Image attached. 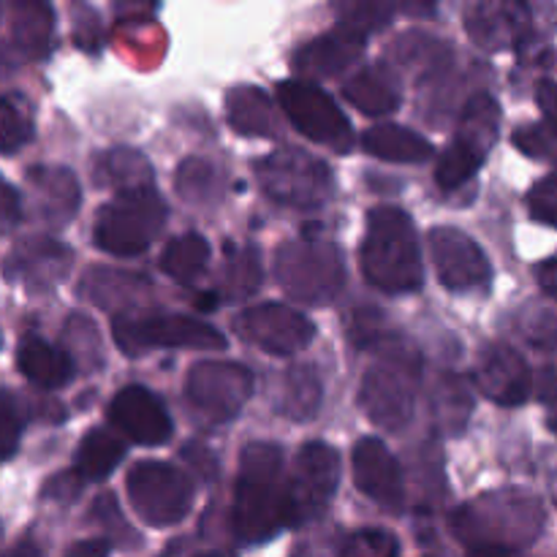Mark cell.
<instances>
[{
    "label": "cell",
    "mask_w": 557,
    "mask_h": 557,
    "mask_svg": "<svg viewBox=\"0 0 557 557\" xmlns=\"http://www.w3.org/2000/svg\"><path fill=\"white\" fill-rule=\"evenodd\" d=\"M232 525L243 544H264L288 528V482L277 444L253 441L239 455Z\"/></svg>",
    "instance_id": "cell-1"
},
{
    "label": "cell",
    "mask_w": 557,
    "mask_h": 557,
    "mask_svg": "<svg viewBox=\"0 0 557 557\" xmlns=\"http://www.w3.org/2000/svg\"><path fill=\"white\" fill-rule=\"evenodd\" d=\"M542 500L520 487L495 490L473 498L451 515V531L471 549H520L536 542L544 531Z\"/></svg>",
    "instance_id": "cell-2"
},
{
    "label": "cell",
    "mask_w": 557,
    "mask_h": 557,
    "mask_svg": "<svg viewBox=\"0 0 557 557\" xmlns=\"http://www.w3.org/2000/svg\"><path fill=\"white\" fill-rule=\"evenodd\" d=\"M362 272L384 294H411L422 288L424 267L413 221L400 207H375L359 250Z\"/></svg>",
    "instance_id": "cell-3"
},
{
    "label": "cell",
    "mask_w": 557,
    "mask_h": 557,
    "mask_svg": "<svg viewBox=\"0 0 557 557\" xmlns=\"http://www.w3.org/2000/svg\"><path fill=\"white\" fill-rule=\"evenodd\" d=\"M422 359L411 346L381 348V357L364 373L359 386V406L364 417L381 430H406L417 406V384Z\"/></svg>",
    "instance_id": "cell-4"
},
{
    "label": "cell",
    "mask_w": 557,
    "mask_h": 557,
    "mask_svg": "<svg viewBox=\"0 0 557 557\" xmlns=\"http://www.w3.org/2000/svg\"><path fill=\"white\" fill-rule=\"evenodd\" d=\"M112 337L125 357H141L147 348H199V351H221L226 337L215 326L183 313H161V310L125 308L112 319Z\"/></svg>",
    "instance_id": "cell-5"
},
{
    "label": "cell",
    "mask_w": 557,
    "mask_h": 557,
    "mask_svg": "<svg viewBox=\"0 0 557 557\" xmlns=\"http://www.w3.org/2000/svg\"><path fill=\"white\" fill-rule=\"evenodd\" d=\"M166 223V205L156 188L117 194L98 210L92 223V239L109 256H139Z\"/></svg>",
    "instance_id": "cell-6"
},
{
    "label": "cell",
    "mask_w": 557,
    "mask_h": 557,
    "mask_svg": "<svg viewBox=\"0 0 557 557\" xmlns=\"http://www.w3.org/2000/svg\"><path fill=\"white\" fill-rule=\"evenodd\" d=\"M275 277L283 292L305 305H326L346 283V261L337 245L294 239L277 248Z\"/></svg>",
    "instance_id": "cell-7"
},
{
    "label": "cell",
    "mask_w": 557,
    "mask_h": 557,
    "mask_svg": "<svg viewBox=\"0 0 557 557\" xmlns=\"http://www.w3.org/2000/svg\"><path fill=\"white\" fill-rule=\"evenodd\" d=\"M500 107L493 96H473L460 114L455 139L449 141L435 166V183L441 190H457L473 180L498 139Z\"/></svg>",
    "instance_id": "cell-8"
},
{
    "label": "cell",
    "mask_w": 557,
    "mask_h": 557,
    "mask_svg": "<svg viewBox=\"0 0 557 557\" xmlns=\"http://www.w3.org/2000/svg\"><path fill=\"white\" fill-rule=\"evenodd\" d=\"M261 190L275 205L292 210H315L324 207L332 194V172L324 161L302 150H277L256 163Z\"/></svg>",
    "instance_id": "cell-9"
},
{
    "label": "cell",
    "mask_w": 557,
    "mask_h": 557,
    "mask_svg": "<svg viewBox=\"0 0 557 557\" xmlns=\"http://www.w3.org/2000/svg\"><path fill=\"white\" fill-rule=\"evenodd\" d=\"M125 490L139 520L152 528L177 525L190 511L194 500L190 479L169 462L156 460L136 462L125 479Z\"/></svg>",
    "instance_id": "cell-10"
},
{
    "label": "cell",
    "mask_w": 557,
    "mask_h": 557,
    "mask_svg": "<svg viewBox=\"0 0 557 557\" xmlns=\"http://www.w3.org/2000/svg\"><path fill=\"white\" fill-rule=\"evenodd\" d=\"M277 101L288 123L321 147L348 152L354 147V128L337 103L308 79H286L277 85Z\"/></svg>",
    "instance_id": "cell-11"
},
{
    "label": "cell",
    "mask_w": 557,
    "mask_h": 557,
    "mask_svg": "<svg viewBox=\"0 0 557 557\" xmlns=\"http://www.w3.org/2000/svg\"><path fill=\"white\" fill-rule=\"evenodd\" d=\"M341 482V455L330 444H305L288 479V528L319 520Z\"/></svg>",
    "instance_id": "cell-12"
},
{
    "label": "cell",
    "mask_w": 557,
    "mask_h": 557,
    "mask_svg": "<svg viewBox=\"0 0 557 557\" xmlns=\"http://www.w3.org/2000/svg\"><path fill=\"white\" fill-rule=\"evenodd\" d=\"M253 395V375L237 362H199L185 381L188 406L212 424L232 422Z\"/></svg>",
    "instance_id": "cell-13"
},
{
    "label": "cell",
    "mask_w": 557,
    "mask_h": 557,
    "mask_svg": "<svg viewBox=\"0 0 557 557\" xmlns=\"http://www.w3.org/2000/svg\"><path fill=\"white\" fill-rule=\"evenodd\" d=\"M234 330L243 341L253 343L261 351L275 354V357H288L297 354L313 341L315 326L313 321L305 319L299 310L288 308L281 302H264L245 308L234 319Z\"/></svg>",
    "instance_id": "cell-14"
},
{
    "label": "cell",
    "mask_w": 557,
    "mask_h": 557,
    "mask_svg": "<svg viewBox=\"0 0 557 557\" xmlns=\"http://www.w3.org/2000/svg\"><path fill=\"white\" fill-rule=\"evenodd\" d=\"M430 253H433L438 281L449 292L468 294L476 292V288H487L490 277H493V267H490L484 250L460 228H433L430 232Z\"/></svg>",
    "instance_id": "cell-15"
},
{
    "label": "cell",
    "mask_w": 557,
    "mask_h": 557,
    "mask_svg": "<svg viewBox=\"0 0 557 557\" xmlns=\"http://www.w3.org/2000/svg\"><path fill=\"white\" fill-rule=\"evenodd\" d=\"M112 428L139 446H161L172 438L174 424L161 397L134 384L120 389L107 408Z\"/></svg>",
    "instance_id": "cell-16"
},
{
    "label": "cell",
    "mask_w": 557,
    "mask_h": 557,
    "mask_svg": "<svg viewBox=\"0 0 557 557\" xmlns=\"http://www.w3.org/2000/svg\"><path fill=\"white\" fill-rule=\"evenodd\" d=\"M354 482L359 493L368 495L370 500L386 511H400L406 500V482H403L400 462L395 460L386 444L381 438H362L357 441L351 451Z\"/></svg>",
    "instance_id": "cell-17"
},
{
    "label": "cell",
    "mask_w": 557,
    "mask_h": 557,
    "mask_svg": "<svg viewBox=\"0 0 557 557\" xmlns=\"http://www.w3.org/2000/svg\"><path fill=\"white\" fill-rule=\"evenodd\" d=\"M476 384L484 397L506 408H517L531 397L533 375L517 348L493 343L482 351L476 364Z\"/></svg>",
    "instance_id": "cell-18"
},
{
    "label": "cell",
    "mask_w": 557,
    "mask_h": 557,
    "mask_svg": "<svg viewBox=\"0 0 557 557\" xmlns=\"http://www.w3.org/2000/svg\"><path fill=\"white\" fill-rule=\"evenodd\" d=\"M364 38L348 27L337 25L326 36L313 38L294 54V69L305 76H335L357 63L364 52Z\"/></svg>",
    "instance_id": "cell-19"
},
{
    "label": "cell",
    "mask_w": 557,
    "mask_h": 557,
    "mask_svg": "<svg viewBox=\"0 0 557 557\" xmlns=\"http://www.w3.org/2000/svg\"><path fill=\"white\" fill-rule=\"evenodd\" d=\"M466 25L479 47L498 52V49H509L520 41L528 27V9L517 3L471 5Z\"/></svg>",
    "instance_id": "cell-20"
},
{
    "label": "cell",
    "mask_w": 557,
    "mask_h": 557,
    "mask_svg": "<svg viewBox=\"0 0 557 557\" xmlns=\"http://www.w3.org/2000/svg\"><path fill=\"white\" fill-rule=\"evenodd\" d=\"M71 267V250L58 239L36 237L20 245L9 259V275L20 272L27 288H52L63 281Z\"/></svg>",
    "instance_id": "cell-21"
},
{
    "label": "cell",
    "mask_w": 557,
    "mask_h": 557,
    "mask_svg": "<svg viewBox=\"0 0 557 557\" xmlns=\"http://www.w3.org/2000/svg\"><path fill=\"white\" fill-rule=\"evenodd\" d=\"M16 368L38 389H60L74 379V359L38 335H25L16 348Z\"/></svg>",
    "instance_id": "cell-22"
},
{
    "label": "cell",
    "mask_w": 557,
    "mask_h": 557,
    "mask_svg": "<svg viewBox=\"0 0 557 557\" xmlns=\"http://www.w3.org/2000/svg\"><path fill=\"white\" fill-rule=\"evenodd\" d=\"M27 180L36 194V210L44 221L63 226L79 207V185L69 169L58 166H30Z\"/></svg>",
    "instance_id": "cell-23"
},
{
    "label": "cell",
    "mask_w": 557,
    "mask_h": 557,
    "mask_svg": "<svg viewBox=\"0 0 557 557\" xmlns=\"http://www.w3.org/2000/svg\"><path fill=\"white\" fill-rule=\"evenodd\" d=\"M226 114L232 128L243 136L275 139V136L281 134V117H277L272 101L259 90V87H232L226 96Z\"/></svg>",
    "instance_id": "cell-24"
},
{
    "label": "cell",
    "mask_w": 557,
    "mask_h": 557,
    "mask_svg": "<svg viewBox=\"0 0 557 557\" xmlns=\"http://www.w3.org/2000/svg\"><path fill=\"white\" fill-rule=\"evenodd\" d=\"M343 98L370 117H381L400 107V90L384 65H373V69L354 74L343 87Z\"/></svg>",
    "instance_id": "cell-25"
},
{
    "label": "cell",
    "mask_w": 557,
    "mask_h": 557,
    "mask_svg": "<svg viewBox=\"0 0 557 557\" xmlns=\"http://www.w3.org/2000/svg\"><path fill=\"white\" fill-rule=\"evenodd\" d=\"M364 150L389 163H424L435 156V147L422 134L403 125H375L364 134Z\"/></svg>",
    "instance_id": "cell-26"
},
{
    "label": "cell",
    "mask_w": 557,
    "mask_h": 557,
    "mask_svg": "<svg viewBox=\"0 0 557 557\" xmlns=\"http://www.w3.org/2000/svg\"><path fill=\"white\" fill-rule=\"evenodd\" d=\"M92 174H96L98 185H103V188L112 185V188H117V194L156 188V183H152V166L136 150L103 152V156L96 158Z\"/></svg>",
    "instance_id": "cell-27"
},
{
    "label": "cell",
    "mask_w": 557,
    "mask_h": 557,
    "mask_svg": "<svg viewBox=\"0 0 557 557\" xmlns=\"http://www.w3.org/2000/svg\"><path fill=\"white\" fill-rule=\"evenodd\" d=\"M11 44L25 58L38 60L49 52L52 9L47 3H11Z\"/></svg>",
    "instance_id": "cell-28"
},
{
    "label": "cell",
    "mask_w": 557,
    "mask_h": 557,
    "mask_svg": "<svg viewBox=\"0 0 557 557\" xmlns=\"http://www.w3.org/2000/svg\"><path fill=\"white\" fill-rule=\"evenodd\" d=\"M125 457V444L107 428H92L82 438L79 449L74 457V471L79 473L82 482H101L107 479L120 460Z\"/></svg>",
    "instance_id": "cell-29"
},
{
    "label": "cell",
    "mask_w": 557,
    "mask_h": 557,
    "mask_svg": "<svg viewBox=\"0 0 557 557\" xmlns=\"http://www.w3.org/2000/svg\"><path fill=\"white\" fill-rule=\"evenodd\" d=\"M321 400H324V384L310 364H297L288 370L283 379L281 403H277L283 417L294 422H308L319 413Z\"/></svg>",
    "instance_id": "cell-30"
},
{
    "label": "cell",
    "mask_w": 557,
    "mask_h": 557,
    "mask_svg": "<svg viewBox=\"0 0 557 557\" xmlns=\"http://www.w3.org/2000/svg\"><path fill=\"white\" fill-rule=\"evenodd\" d=\"M207 261H210V245H207V239L201 234L188 232L174 237L163 248L161 270L177 283L188 286L196 277H201V272L207 270Z\"/></svg>",
    "instance_id": "cell-31"
},
{
    "label": "cell",
    "mask_w": 557,
    "mask_h": 557,
    "mask_svg": "<svg viewBox=\"0 0 557 557\" xmlns=\"http://www.w3.org/2000/svg\"><path fill=\"white\" fill-rule=\"evenodd\" d=\"M433 417L438 419V428L446 433H462L468 417H471L473 397L468 392L466 381L457 375H444L433 389Z\"/></svg>",
    "instance_id": "cell-32"
},
{
    "label": "cell",
    "mask_w": 557,
    "mask_h": 557,
    "mask_svg": "<svg viewBox=\"0 0 557 557\" xmlns=\"http://www.w3.org/2000/svg\"><path fill=\"white\" fill-rule=\"evenodd\" d=\"M232 259L226 261L223 270V297L226 299H245L250 294L259 292L261 281H264V270H261V256L256 248H239L234 250L228 245Z\"/></svg>",
    "instance_id": "cell-33"
},
{
    "label": "cell",
    "mask_w": 557,
    "mask_h": 557,
    "mask_svg": "<svg viewBox=\"0 0 557 557\" xmlns=\"http://www.w3.org/2000/svg\"><path fill=\"white\" fill-rule=\"evenodd\" d=\"M150 281L145 275H128V272L117 270H90L82 277L79 297L92 299L98 308H109L117 302V292H125L134 297V292H147Z\"/></svg>",
    "instance_id": "cell-34"
},
{
    "label": "cell",
    "mask_w": 557,
    "mask_h": 557,
    "mask_svg": "<svg viewBox=\"0 0 557 557\" xmlns=\"http://www.w3.org/2000/svg\"><path fill=\"white\" fill-rule=\"evenodd\" d=\"M215 183L218 172L212 169V163L201 161V158H188L180 163L177 174H174V188L188 205H207L215 199Z\"/></svg>",
    "instance_id": "cell-35"
},
{
    "label": "cell",
    "mask_w": 557,
    "mask_h": 557,
    "mask_svg": "<svg viewBox=\"0 0 557 557\" xmlns=\"http://www.w3.org/2000/svg\"><path fill=\"white\" fill-rule=\"evenodd\" d=\"M0 114H3V152L5 156H11L16 147L30 141L33 112L20 92H9V96L3 98V109H0Z\"/></svg>",
    "instance_id": "cell-36"
},
{
    "label": "cell",
    "mask_w": 557,
    "mask_h": 557,
    "mask_svg": "<svg viewBox=\"0 0 557 557\" xmlns=\"http://www.w3.org/2000/svg\"><path fill=\"white\" fill-rule=\"evenodd\" d=\"M335 11L341 27H348V30L359 33V36L381 30L389 22V16L395 14L389 3H343L335 5Z\"/></svg>",
    "instance_id": "cell-37"
},
{
    "label": "cell",
    "mask_w": 557,
    "mask_h": 557,
    "mask_svg": "<svg viewBox=\"0 0 557 557\" xmlns=\"http://www.w3.org/2000/svg\"><path fill=\"white\" fill-rule=\"evenodd\" d=\"M397 539L381 528H364L343 542L337 557H397Z\"/></svg>",
    "instance_id": "cell-38"
},
{
    "label": "cell",
    "mask_w": 557,
    "mask_h": 557,
    "mask_svg": "<svg viewBox=\"0 0 557 557\" xmlns=\"http://www.w3.org/2000/svg\"><path fill=\"white\" fill-rule=\"evenodd\" d=\"M515 147H520L525 156L539 161H557V128L553 123H533L525 128H517L511 136Z\"/></svg>",
    "instance_id": "cell-39"
},
{
    "label": "cell",
    "mask_w": 557,
    "mask_h": 557,
    "mask_svg": "<svg viewBox=\"0 0 557 557\" xmlns=\"http://www.w3.org/2000/svg\"><path fill=\"white\" fill-rule=\"evenodd\" d=\"M528 212L533 221L557 228V172L533 185L528 194Z\"/></svg>",
    "instance_id": "cell-40"
},
{
    "label": "cell",
    "mask_w": 557,
    "mask_h": 557,
    "mask_svg": "<svg viewBox=\"0 0 557 557\" xmlns=\"http://www.w3.org/2000/svg\"><path fill=\"white\" fill-rule=\"evenodd\" d=\"M22 424H25V419H22L20 406H16L14 395L5 389L3 406H0V441H3V449H0V455H3V460H11V457H14L16 446H20Z\"/></svg>",
    "instance_id": "cell-41"
},
{
    "label": "cell",
    "mask_w": 557,
    "mask_h": 557,
    "mask_svg": "<svg viewBox=\"0 0 557 557\" xmlns=\"http://www.w3.org/2000/svg\"><path fill=\"white\" fill-rule=\"evenodd\" d=\"M348 332H351V341L357 346H375L381 341H389L384 332L381 313H375V310H359V313H354Z\"/></svg>",
    "instance_id": "cell-42"
},
{
    "label": "cell",
    "mask_w": 557,
    "mask_h": 557,
    "mask_svg": "<svg viewBox=\"0 0 557 557\" xmlns=\"http://www.w3.org/2000/svg\"><path fill=\"white\" fill-rule=\"evenodd\" d=\"M92 520H101V525L112 528V531H120L123 533L125 542H139V536H136L134 531H128V528L123 525V515H120L117 504H114V495L112 493H103L98 495L96 504H92Z\"/></svg>",
    "instance_id": "cell-43"
},
{
    "label": "cell",
    "mask_w": 557,
    "mask_h": 557,
    "mask_svg": "<svg viewBox=\"0 0 557 557\" xmlns=\"http://www.w3.org/2000/svg\"><path fill=\"white\" fill-rule=\"evenodd\" d=\"M79 490H82L79 473L69 471V473H58V476L44 487L41 495L49 500H60V504H71V500L79 495Z\"/></svg>",
    "instance_id": "cell-44"
},
{
    "label": "cell",
    "mask_w": 557,
    "mask_h": 557,
    "mask_svg": "<svg viewBox=\"0 0 557 557\" xmlns=\"http://www.w3.org/2000/svg\"><path fill=\"white\" fill-rule=\"evenodd\" d=\"M112 553V539H90V542H76L65 557H109Z\"/></svg>",
    "instance_id": "cell-45"
},
{
    "label": "cell",
    "mask_w": 557,
    "mask_h": 557,
    "mask_svg": "<svg viewBox=\"0 0 557 557\" xmlns=\"http://www.w3.org/2000/svg\"><path fill=\"white\" fill-rule=\"evenodd\" d=\"M539 103L544 109V120L557 128V82H542V87H539Z\"/></svg>",
    "instance_id": "cell-46"
},
{
    "label": "cell",
    "mask_w": 557,
    "mask_h": 557,
    "mask_svg": "<svg viewBox=\"0 0 557 557\" xmlns=\"http://www.w3.org/2000/svg\"><path fill=\"white\" fill-rule=\"evenodd\" d=\"M20 221V196H16L14 185H3V228L11 232L14 223Z\"/></svg>",
    "instance_id": "cell-47"
},
{
    "label": "cell",
    "mask_w": 557,
    "mask_h": 557,
    "mask_svg": "<svg viewBox=\"0 0 557 557\" xmlns=\"http://www.w3.org/2000/svg\"><path fill=\"white\" fill-rule=\"evenodd\" d=\"M536 277H539V286L544 288V294L557 299V256L555 259L542 261V264L536 267Z\"/></svg>",
    "instance_id": "cell-48"
},
{
    "label": "cell",
    "mask_w": 557,
    "mask_h": 557,
    "mask_svg": "<svg viewBox=\"0 0 557 557\" xmlns=\"http://www.w3.org/2000/svg\"><path fill=\"white\" fill-rule=\"evenodd\" d=\"M544 411H547V428L557 435V379H549L542 392Z\"/></svg>",
    "instance_id": "cell-49"
},
{
    "label": "cell",
    "mask_w": 557,
    "mask_h": 557,
    "mask_svg": "<svg viewBox=\"0 0 557 557\" xmlns=\"http://www.w3.org/2000/svg\"><path fill=\"white\" fill-rule=\"evenodd\" d=\"M468 557H520L515 549H495V547H482V549H471Z\"/></svg>",
    "instance_id": "cell-50"
},
{
    "label": "cell",
    "mask_w": 557,
    "mask_h": 557,
    "mask_svg": "<svg viewBox=\"0 0 557 557\" xmlns=\"http://www.w3.org/2000/svg\"><path fill=\"white\" fill-rule=\"evenodd\" d=\"M218 292L215 294H199V297H196V308L199 310H212L218 305Z\"/></svg>",
    "instance_id": "cell-51"
},
{
    "label": "cell",
    "mask_w": 557,
    "mask_h": 557,
    "mask_svg": "<svg viewBox=\"0 0 557 557\" xmlns=\"http://www.w3.org/2000/svg\"><path fill=\"white\" fill-rule=\"evenodd\" d=\"M11 557H41V555H38V549L33 547L30 542H20V547L14 549V555Z\"/></svg>",
    "instance_id": "cell-52"
},
{
    "label": "cell",
    "mask_w": 557,
    "mask_h": 557,
    "mask_svg": "<svg viewBox=\"0 0 557 557\" xmlns=\"http://www.w3.org/2000/svg\"><path fill=\"white\" fill-rule=\"evenodd\" d=\"M196 557H237V555L223 553V549H218V553H201V555H196Z\"/></svg>",
    "instance_id": "cell-53"
}]
</instances>
